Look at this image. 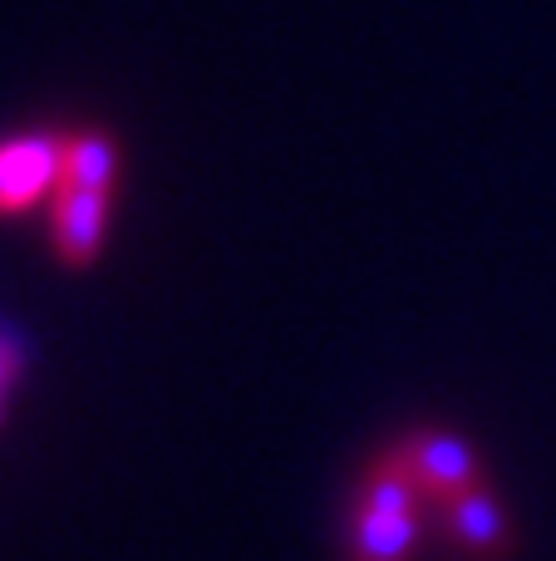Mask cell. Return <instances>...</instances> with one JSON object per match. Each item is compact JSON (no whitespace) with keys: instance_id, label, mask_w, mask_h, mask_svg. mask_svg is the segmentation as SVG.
I'll return each mask as SVG.
<instances>
[{"instance_id":"7","label":"cell","mask_w":556,"mask_h":561,"mask_svg":"<svg viewBox=\"0 0 556 561\" xmlns=\"http://www.w3.org/2000/svg\"><path fill=\"white\" fill-rule=\"evenodd\" d=\"M15 365H20V355L5 345V340H0V394H5V385L15 379Z\"/></svg>"},{"instance_id":"2","label":"cell","mask_w":556,"mask_h":561,"mask_svg":"<svg viewBox=\"0 0 556 561\" xmlns=\"http://www.w3.org/2000/svg\"><path fill=\"white\" fill-rule=\"evenodd\" d=\"M390 448L399 454V463L409 468V478L419 483V493L429 497L433 513H443V507H449L453 497H463L468 488L488 483L478 444H473L468 434H459V428L414 424V428H404Z\"/></svg>"},{"instance_id":"4","label":"cell","mask_w":556,"mask_h":561,"mask_svg":"<svg viewBox=\"0 0 556 561\" xmlns=\"http://www.w3.org/2000/svg\"><path fill=\"white\" fill-rule=\"evenodd\" d=\"M108 222H114V193L59 187L55 203H49V247H55L59 266H69V272L94 266L108 242Z\"/></svg>"},{"instance_id":"3","label":"cell","mask_w":556,"mask_h":561,"mask_svg":"<svg viewBox=\"0 0 556 561\" xmlns=\"http://www.w3.org/2000/svg\"><path fill=\"white\" fill-rule=\"evenodd\" d=\"M59 178H65V134L0 138V217L55 203Z\"/></svg>"},{"instance_id":"5","label":"cell","mask_w":556,"mask_h":561,"mask_svg":"<svg viewBox=\"0 0 556 561\" xmlns=\"http://www.w3.org/2000/svg\"><path fill=\"white\" fill-rule=\"evenodd\" d=\"M443 537L463 561H508L512 542H518V527H512L508 503L498 497L493 483L468 488L463 497H453L443 507Z\"/></svg>"},{"instance_id":"1","label":"cell","mask_w":556,"mask_h":561,"mask_svg":"<svg viewBox=\"0 0 556 561\" xmlns=\"http://www.w3.org/2000/svg\"><path fill=\"white\" fill-rule=\"evenodd\" d=\"M424 513L429 497L409 478L394 448H380L360 468L350 493V533H345V561H419Z\"/></svg>"},{"instance_id":"6","label":"cell","mask_w":556,"mask_h":561,"mask_svg":"<svg viewBox=\"0 0 556 561\" xmlns=\"http://www.w3.org/2000/svg\"><path fill=\"white\" fill-rule=\"evenodd\" d=\"M118 183V144L99 128H79L65 134V178L59 187H104L114 193Z\"/></svg>"}]
</instances>
